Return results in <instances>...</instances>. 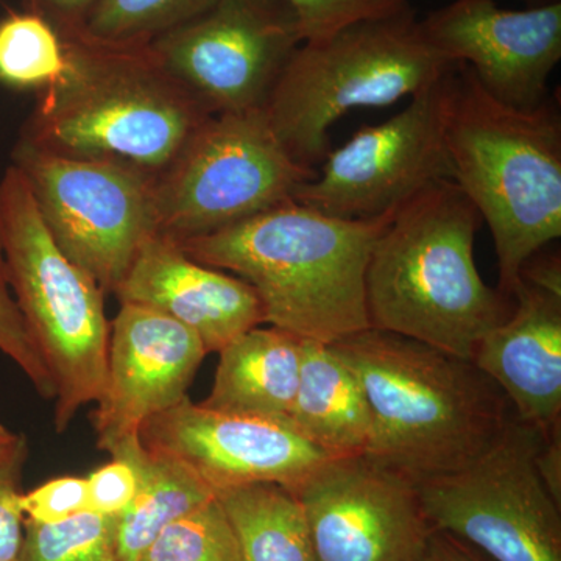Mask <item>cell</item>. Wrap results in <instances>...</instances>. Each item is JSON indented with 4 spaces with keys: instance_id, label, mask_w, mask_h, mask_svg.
<instances>
[{
    "instance_id": "2e32d148",
    "label": "cell",
    "mask_w": 561,
    "mask_h": 561,
    "mask_svg": "<svg viewBox=\"0 0 561 561\" xmlns=\"http://www.w3.org/2000/svg\"><path fill=\"white\" fill-rule=\"evenodd\" d=\"M205 346L190 328L144 306L121 302L111 323L105 386L92 415L98 446L138 440L142 424L186 400Z\"/></svg>"
},
{
    "instance_id": "d590c367",
    "label": "cell",
    "mask_w": 561,
    "mask_h": 561,
    "mask_svg": "<svg viewBox=\"0 0 561 561\" xmlns=\"http://www.w3.org/2000/svg\"><path fill=\"white\" fill-rule=\"evenodd\" d=\"M21 434H14L10 430H7L3 424H0V454L9 451L11 446L20 440Z\"/></svg>"
},
{
    "instance_id": "1f68e13d",
    "label": "cell",
    "mask_w": 561,
    "mask_h": 561,
    "mask_svg": "<svg viewBox=\"0 0 561 561\" xmlns=\"http://www.w3.org/2000/svg\"><path fill=\"white\" fill-rule=\"evenodd\" d=\"M95 2L98 0H27V9L43 14L62 35H73L80 31Z\"/></svg>"
},
{
    "instance_id": "ffe728a7",
    "label": "cell",
    "mask_w": 561,
    "mask_h": 561,
    "mask_svg": "<svg viewBox=\"0 0 561 561\" xmlns=\"http://www.w3.org/2000/svg\"><path fill=\"white\" fill-rule=\"evenodd\" d=\"M302 339L279 328H251L219 351L213 411L289 421L297 393Z\"/></svg>"
},
{
    "instance_id": "f1b7e54d",
    "label": "cell",
    "mask_w": 561,
    "mask_h": 561,
    "mask_svg": "<svg viewBox=\"0 0 561 561\" xmlns=\"http://www.w3.org/2000/svg\"><path fill=\"white\" fill-rule=\"evenodd\" d=\"M27 456L28 442L22 434L9 451L0 454V561H16L24 540L21 482Z\"/></svg>"
},
{
    "instance_id": "d4e9b609",
    "label": "cell",
    "mask_w": 561,
    "mask_h": 561,
    "mask_svg": "<svg viewBox=\"0 0 561 561\" xmlns=\"http://www.w3.org/2000/svg\"><path fill=\"white\" fill-rule=\"evenodd\" d=\"M16 561H119L114 518L88 511L57 524L25 522Z\"/></svg>"
},
{
    "instance_id": "e0dca14e",
    "label": "cell",
    "mask_w": 561,
    "mask_h": 561,
    "mask_svg": "<svg viewBox=\"0 0 561 561\" xmlns=\"http://www.w3.org/2000/svg\"><path fill=\"white\" fill-rule=\"evenodd\" d=\"M113 295L190 328L208 354L265 323L260 297L249 283L192 260L175 239L161 232L140 247Z\"/></svg>"
},
{
    "instance_id": "d6a6232c",
    "label": "cell",
    "mask_w": 561,
    "mask_h": 561,
    "mask_svg": "<svg viewBox=\"0 0 561 561\" xmlns=\"http://www.w3.org/2000/svg\"><path fill=\"white\" fill-rule=\"evenodd\" d=\"M519 279L526 280L538 289L561 297V262L559 254H542L537 251L523 265Z\"/></svg>"
},
{
    "instance_id": "7c38bea8",
    "label": "cell",
    "mask_w": 561,
    "mask_h": 561,
    "mask_svg": "<svg viewBox=\"0 0 561 561\" xmlns=\"http://www.w3.org/2000/svg\"><path fill=\"white\" fill-rule=\"evenodd\" d=\"M301 44L297 18L283 0H216L149 49L210 114H220L265 108Z\"/></svg>"
},
{
    "instance_id": "4dcf8cb0",
    "label": "cell",
    "mask_w": 561,
    "mask_h": 561,
    "mask_svg": "<svg viewBox=\"0 0 561 561\" xmlns=\"http://www.w3.org/2000/svg\"><path fill=\"white\" fill-rule=\"evenodd\" d=\"M88 511L116 518L138 493L139 474L128 461L111 459L87 478Z\"/></svg>"
},
{
    "instance_id": "603a6c76",
    "label": "cell",
    "mask_w": 561,
    "mask_h": 561,
    "mask_svg": "<svg viewBox=\"0 0 561 561\" xmlns=\"http://www.w3.org/2000/svg\"><path fill=\"white\" fill-rule=\"evenodd\" d=\"M68 66V41L43 14L25 9L0 20V84L44 91Z\"/></svg>"
},
{
    "instance_id": "e575fe53",
    "label": "cell",
    "mask_w": 561,
    "mask_h": 561,
    "mask_svg": "<svg viewBox=\"0 0 561 561\" xmlns=\"http://www.w3.org/2000/svg\"><path fill=\"white\" fill-rule=\"evenodd\" d=\"M426 561H482L468 545L460 541L459 538L446 534V531L435 530L431 538L430 552Z\"/></svg>"
},
{
    "instance_id": "6da1fadb",
    "label": "cell",
    "mask_w": 561,
    "mask_h": 561,
    "mask_svg": "<svg viewBox=\"0 0 561 561\" xmlns=\"http://www.w3.org/2000/svg\"><path fill=\"white\" fill-rule=\"evenodd\" d=\"M391 216L341 219L290 198L224 230L176 242L192 260L249 283L265 323L332 345L370 328L365 273Z\"/></svg>"
},
{
    "instance_id": "d6986e66",
    "label": "cell",
    "mask_w": 561,
    "mask_h": 561,
    "mask_svg": "<svg viewBox=\"0 0 561 561\" xmlns=\"http://www.w3.org/2000/svg\"><path fill=\"white\" fill-rule=\"evenodd\" d=\"M289 421L330 459L367 454L371 411L360 379L337 350L302 341L300 378Z\"/></svg>"
},
{
    "instance_id": "30bf717a",
    "label": "cell",
    "mask_w": 561,
    "mask_h": 561,
    "mask_svg": "<svg viewBox=\"0 0 561 561\" xmlns=\"http://www.w3.org/2000/svg\"><path fill=\"white\" fill-rule=\"evenodd\" d=\"M55 243L103 294H114L157 234L154 179L128 165L65 157L20 139L13 164Z\"/></svg>"
},
{
    "instance_id": "44dd1931",
    "label": "cell",
    "mask_w": 561,
    "mask_h": 561,
    "mask_svg": "<svg viewBox=\"0 0 561 561\" xmlns=\"http://www.w3.org/2000/svg\"><path fill=\"white\" fill-rule=\"evenodd\" d=\"M110 456L128 461L139 474L135 500L114 518L119 561H138L169 524L216 497L208 483L186 465L164 454L147 451L140 438L122 443Z\"/></svg>"
},
{
    "instance_id": "ba28073f",
    "label": "cell",
    "mask_w": 561,
    "mask_h": 561,
    "mask_svg": "<svg viewBox=\"0 0 561 561\" xmlns=\"http://www.w3.org/2000/svg\"><path fill=\"white\" fill-rule=\"evenodd\" d=\"M317 175L290 157L264 108L213 114L154 179L158 232L198 238L294 198Z\"/></svg>"
},
{
    "instance_id": "484cf974",
    "label": "cell",
    "mask_w": 561,
    "mask_h": 561,
    "mask_svg": "<svg viewBox=\"0 0 561 561\" xmlns=\"http://www.w3.org/2000/svg\"><path fill=\"white\" fill-rule=\"evenodd\" d=\"M138 561H241L216 497L181 516L154 538Z\"/></svg>"
},
{
    "instance_id": "5b68a950",
    "label": "cell",
    "mask_w": 561,
    "mask_h": 561,
    "mask_svg": "<svg viewBox=\"0 0 561 561\" xmlns=\"http://www.w3.org/2000/svg\"><path fill=\"white\" fill-rule=\"evenodd\" d=\"M453 180L489 225L497 290L512 298L523 265L561 236V116L548 98L516 110L491 98L467 65L453 70L446 116Z\"/></svg>"
},
{
    "instance_id": "52a82bcc",
    "label": "cell",
    "mask_w": 561,
    "mask_h": 561,
    "mask_svg": "<svg viewBox=\"0 0 561 561\" xmlns=\"http://www.w3.org/2000/svg\"><path fill=\"white\" fill-rule=\"evenodd\" d=\"M0 249L11 294L54 381V426L61 434L105 386V294L55 243L14 165L0 179Z\"/></svg>"
},
{
    "instance_id": "836d02e7",
    "label": "cell",
    "mask_w": 561,
    "mask_h": 561,
    "mask_svg": "<svg viewBox=\"0 0 561 561\" xmlns=\"http://www.w3.org/2000/svg\"><path fill=\"white\" fill-rule=\"evenodd\" d=\"M561 427L542 438L537 454V468L553 500L561 504Z\"/></svg>"
},
{
    "instance_id": "8992f818",
    "label": "cell",
    "mask_w": 561,
    "mask_h": 561,
    "mask_svg": "<svg viewBox=\"0 0 561 561\" xmlns=\"http://www.w3.org/2000/svg\"><path fill=\"white\" fill-rule=\"evenodd\" d=\"M454 66L427 43L411 9L302 43L264 110L290 157L317 171L331 150L330 128L342 116L412 98Z\"/></svg>"
},
{
    "instance_id": "7a4b0ae2",
    "label": "cell",
    "mask_w": 561,
    "mask_h": 561,
    "mask_svg": "<svg viewBox=\"0 0 561 561\" xmlns=\"http://www.w3.org/2000/svg\"><path fill=\"white\" fill-rule=\"evenodd\" d=\"M332 346L370 404L367 456L416 483L467 467L511 420V402L470 359L375 328Z\"/></svg>"
},
{
    "instance_id": "8d00e7d4",
    "label": "cell",
    "mask_w": 561,
    "mask_h": 561,
    "mask_svg": "<svg viewBox=\"0 0 561 561\" xmlns=\"http://www.w3.org/2000/svg\"><path fill=\"white\" fill-rule=\"evenodd\" d=\"M526 2H529L530 7H535V5H545V3L557 2V0H526Z\"/></svg>"
},
{
    "instance_id": "3957f363",
    "label": "cell",
    "mask_w": 561,
    "mask_h": 561,
    "mask_svg": "<svg viewBox=\"0 0 561 561\" xmlns=\"http://www.w3.org/2000/svg\"><path fill=\"white\" fill-rule=\"evenodd\" d=\"M482 224L453 180L432 184L394 210L365 273L370 328L472 360L483 335L512 311L511 298L491 289L476 267Z\"/></svg>"
},
{
    "instance_id": "4fadbf2b",
    "label": "cell",
    "mask_w": 561,
    "mask_h": 561,
    "mask_svg": "<svg viewBox=\"0 0 561 561\" xmlns=\"http://www.w3.org/2000/svg\"><path fill=\"white\" fill-rule=\"evenodd\" d=\"M316 561H426L434 527L419 483L367 454L328 459L294 491Z\"/></svg>"
},
{
    "instance_id": "5bb4252c",
    "label": "cell",
    "mask_w": 561,
    "mask_h": 561,
    "mask_svg": "<svg viewBox=\"0 0 561 561\" xmlns=\"http://www.w3.org/2000/svg\"><path fill=\"white\" fill-rule=\"evenodd\" d=\"M140 443L186 465L216 491L253 482L298 489L330 457L290 421L213 411L186 398L142 424Z\"/></svg>"
},
{
    "instance_id": "9a60e30c",
    "label": "cell",
    "mask_w": 561,
    "mask_h": 561,
    "mask_svg": "<svg viewBox=\"0 0 561 561\" xmlns=\"http://www.w3.org/2000/svg\"><path fill=\"white\" fill-rule=\"evenodd\" d=\"M435 50L467 65L491 98L516 110L546 102L561 60V2L504 10L494 0H454L420 21Z\"/></svg>"
},
{
    "instance_id": "277c9868",
    "label": "cell",
    "mask_w": 561,
    "mask_h": 561,
    "mask_svg": "<svg viewBox=\"0 0 561 561\" xmlns=\"http://www.w3.org/2000/svg\"><path fill=\"white\" fill-rule=\"evenodd\" d=\"M65 36L68 66L60 80L41 91L21 139L157 179L213 114L161 68L149 46Z\"/></svg>"
},
{
    "instance_id": "7402d4cb",
    "label": "cell",
    "mask_w": 561,
    "mask_h": 561,
    "mask_svg": "<svg viewBox=\"0 0 561 561\" xmlns=\"http://www.w3.org/2000/svg\"><path fill=\"white\" fill-rule=\"evenodd\" d=\"M241 561H316L300 500L273 482L216 491Z\"/></svg>"
},
{
    "instance_id": "f546056e",
    "label": "cell",
    "mask_w": 561,
    "mask_h": 561,
    "mask_svg": "<svg viewBox=\"0 0 561 561\" xmlns=\"http://www.w3.org/2000/svg\"><path fill=\"white\" fill-rule=\"evenodd\" d=\"M21 508L25 522L57 524L88 512L87 478L62 476L22 493Z\"/></svg>"
},
{
    "instance_id": "4316f807",
    "label": "cell",
    "mask_w": 561,
    "mask_h": 561,
    "mask_svg": "<svg viewBox=\"0 0 561 561\" xmlns=\"http://www.w3.org/2000/svg\"><path fill=\"white\" fill-rule=\"evenodd\" d=\"M297 18L302 43L319 41L357 22L411 10L409 0H283Z\"/></svg>"
},
{
    "instance_id": "9c48e42d",
    "label": "cell",
    "mask_w": 561,
    "mask_h": 561,
    "mask_svg": "<svg viewBox=\"0 0 561 561\" xmlns=\"http://www.w3.org/2000/svg\"><path fill=\"white\" fill-rule=\"evenodd\" d=\"M542 438L512 415L478 459L419 482L432 527L493 561H561L560 504L537 468Z\"/></svg>"
},
{
    "instance_id": "8fae6325",
    "label": "cell",
    "mask_w": 561,
    "mask_h": 561,
    "mask_svg": "<svg viewBox=\"0 0 561 561\" xmlns=\"http://www.w3.org/2000/svg\"><path fill=\"white\" fill-rule=\"evenodd\" d=\"M453 70L412 95L397 116L360 128L348 142L328 151L320 172L298 186L294 201L341 219H376L432 184L453 180L446 147Z\"/></svg>"
},
{
    "instance_id": "cb8c5ba5",
    "label": "cell",
    "mask_w": 561,
    "mask_h": 561,
    "mask_svg": "<svg viewBox=\"0 0 561 561\" xmlns=\"http://www.w3.org/2000/svg\"><path fill=\"white\" fill-rule=\"evenodd\" d=\"M216 0H98L73 35L108 46L151 41L205 13Z\"/></svg>"
},
{
    "instance_id": "ac0fdd59",
    "label": "cell",
    "mask_w": 561,
    "mask_h": 561,
    "mask_svg": "<svg viewBox=\"0 0 561 561\" xmlns=\"http://www.w3.org/2000/svg\"><path fill=\"white\" fill-rule=\"evenodd\" d=\"M507 319L483 335L472 362L496 382L515 416L542 435L561 427V297L519 279Z\"/></svg>"
},
{
    "instance_id": "83f0119b",
    "label": "cell",
    "mask_w": 561,
    "mask_h": 561,
    "mask_svg": "<svg viewBox=\"0 0 561 561\" xmlns=\"http://www.w3.org/2000/svg\"><path fill=\"white\" fill-rule=\"evenodd\" d=\"M0 351L24 371L39 397L55 400V386L43 354L33 341L24 317L11 294L5 261L0 249Z\"/></svg>"
}]
</instances>
